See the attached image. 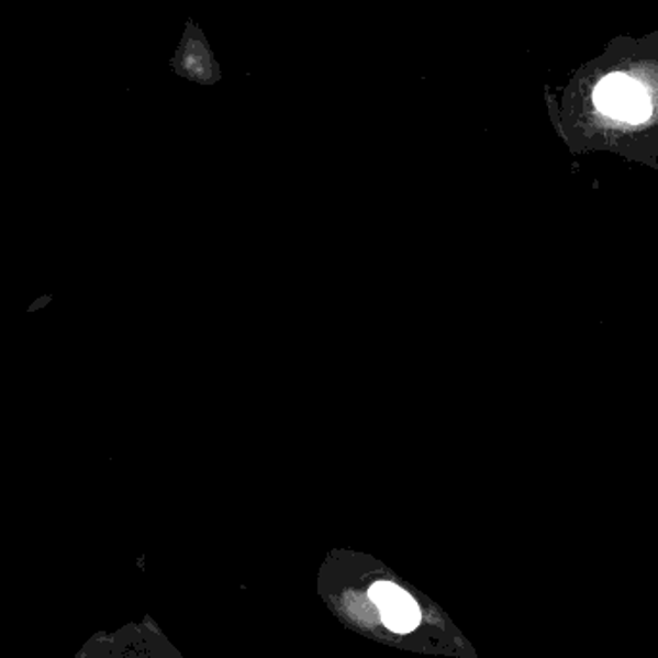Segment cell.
Segmentation results:
<instances>
[{
    "instance_id": "6da1fadb",
    "label": "cell",
    "mask_w": 658,
    "mask_h": 658,
    "mask_svg": "<svg viewBox=\"0 0 658 658\" xmlns=\"http://www.w3.org/2000/svg\"><path fill=\"white\" fill-rule=\"evenodd\" d=\"M595 102L599 110L606 116L616 118L622 122L639 124L650 114L647 93L635 79L624 74H614L604 78L595 91Z\"/></svg>"
},
{
    "instance_id": "7a4b0ae2",
    "label": "cell",
    "mask_w": 658,
    "mask_h": 658,
    "mask_svg": "<svg viewBox=\"0 0 658 658\" xmlns=\"http://www.w3.org/2000/svg\"><path fill=\"white\" fill-rule=\"evenodd\" d=\"M370 599L380 609L383 624L397 634H409L416 629L422 612L416 601L404 589L391 581H378L370 588Z\"/></svg>"
}]
</instances>
